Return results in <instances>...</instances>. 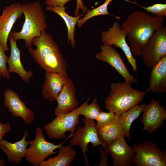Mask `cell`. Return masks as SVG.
<instances>
[{"label": "cell", "instance_id": "obj_12", "mask_svg": "<svg viewBox=\"0 0 166 166\" xmlns=\"http://www.w3.org/2000/svg\"><path fill=\"white\" fill-rule=\"evenodd\" d=\"M101 52L97 53L95 58L107 63L124 79L125 82L130 84L137 83V80L130 73L119 53L111 46L102 44L100 46Z\"/></svg>", "mask_w": 166, "mask_h": 166}, {"label": "cell", "instance_id": "obj_7", "mask_svg": "<svg viewBox=\"0 0 166 166\" xmlns=\"http://www.w3.org/2000/svg\"><path fill=\"white\" fill-rule=\"evenodd\" d=\"M81 105L69 113L57 115L44 127L48 137L51 139L66 138L65 133L71 132V137L79 122V112Z\"/></svg>", "mask_w": 166, "mask_h": 166}, {"label": "cell", "instance_id": "obj_19", "mask_svg": "<svg viewBox=\"0 0 166 166\" xmlns=\"http://www.w3.org/2000/svg\"><path fill=\"white\" fill-rule=\"evenodd\" d=\"M8 39L10 46V53L7 63L9 73L17 74L26 84H28L33 73L31 70L26 71L21 62L20 51L18 47L17 41L10 34Z\"/></svg>", "mask_w": 166, "mask_h": 166}, {"label": "cell", "instance_id": "obj_34", "mask_svg": "<svg viewBox=\"0 0 166 166\" xmlns=\"http://www.w3.org/2000/svg\"><path fill=\"white\" fill-rule=\"evenodd\" d=\"M2 73H1L0 72V80H1V76H2Z\"/></svg>", "mask_w": 166, "mask_h": 166}, {"label": "cell", "instance_id": "obj_23", "mask_svg": "<svg viewBox=\"0 0 166 166\" xmlns=\"http://www.w3.org/2000/svg\"><path fill=\"white\" fill-rule=\"evenodd\" d=\"M58 154L54 157L45 160L39 166H69L76 157L77 153L70 144L62 145L58 148Z\"/></svg>", "mask_w": 166, "mask_h": 166}, {"label": "cell", "instance_id": "obj_26", "mask_svg": "<svg viewBox=\"0 0 166 166\" xmlns=\"http://www.w3.org/2000/svg\"><path fill=\"white\" fill-rule=\"evenodd\" d=\"M90 98H88L82 105L79 114L87 118L96 120L100 113L102 111L97 102V99L95 98L92 103L89 105Z\"/></svg>", "mask_w": 166, "mask_h": 166}, {"label": "cell", "instance_id": "obj_15", "mask_svg": "<svg viewBox=\"0 0 166 166\" xmlns=\"http://www.w3.org/2000/svg\"><path fill=\"white\" fill-rule=\"evenodd\" d=\"M123 136L109 144L105 152L110 154L114 166H131L135 152L132 147L128 145Z\"/></svg>", "mask_w": 166, "mask_h": 166}, {"label": "cell", "instance_id": "obj_4", "mask_svg": "<svg viewBox=\"0 0 166 166\" xmlns=\"http://www.w3.org/2000/svg\"><path fill=\"white\" fill-rule=\"evenodd\" d=\"M110 91L105 100V107L109 112L121 115L143 100L148 89L141 91L133 89L131 84L124 82L112 83Z\"/></svg>", "mask_w": 166, "mask_h": 166}, {"label": "cell", "instance_id": "obj_11", "mask_svg": "<svg viewBox=\"0 0 166 166\" xmlns=\"http://www.w3.org/2000/svg\"><path fill=\"white\" fill-rule=\"evenodd\" d=\"M0 15V45L6 52L10 49L7 42L12 28L23 14L21 4L15 3L6 6Z\"/></svg>", "mask_w": 166, "mask_h": 166}, {"label": "cell", "instance_id": "obj_20", "mask_svg": "<svg viewBox=\"0 0 166 166\" xmlns=\"http://www.w3.org/2000/svg\"><path fill=\"white\" fill-rule=\"evenodd\" d=\"M68 77L58 73L45 72L42 91L45 98L52 102L56 101Z\"/></svg>", "mask_w": 166, "mask_h": 166}, {"label": "cell", "instance_id": "obj_21", "mask_svg": "<svg viewBox=\"0 0 166 166\" xmlns=\"http://www.w3.org/2000/svg\"><path fill=\"white\" fill-rule=\"evenodd\" d=\"M150 73L149 91L157 94L166 92V57L161 59L152 69Z\"/></svg>", "mask_w": 166, "mask_h": 166}, {"label": "cell", "instance_id": "obj_6", "mask_svg": "<svg viewBox=\"0 0 166 166\" xmlns=\"http://www.w3.org/2000/svg\"><path fill=\"white\" fill-rule=\"evenodd\" d=\"M136 153L132 164L135 166H165L166 152L150 140L135 144Z\"/></svg>", "mask_w": 166, "mask_h": 166}, {"label": "cell", "instance_id": "obj_16", "mask_svg": "<svg viewBox=\"0 0 166 166\" xmlns=\"http://www.w3.org/2000/svg\"><path fill=\"white\" fill-rule=\"evenodd\" d=\"M76 92L72 80L68 77L57 99V105L54 111L55 115L69 113L76 108L78 103Z\"/></svg>", "mask_w": 166, "mask_h": 166}, {"label": "cell", "instance_id": "obj_32", "mask_svg": "<svg viewBox=\"0 0 166 166\" xmlns=\"http://www.w3.org/2000/svg\"><path fill=\"white\" fill-rule=\"evenodd\" d=\"M77 5L74 12V15L77 16L79 14V10L81 9L83 14H85L88 10L87 8L84 5L82 0H76Z\"/></svg>", "mask_w": 166, "mask_h": 166}, {"label": "cell", "instance_id": "obj_3", "mask_svg": "<svg viewBox=\"0 0 166 166\" xmlns=\"http://www.w3.org/2000/svg\"><path fill=\"white\" fill-rule=\"evenodd\" d=\"M25 21L19 32L11 31L10 34L15 40H23L26 46L31 47L32 40L39 37L47 27L46 18L41 3L38 1L21 4Z\"/></svg>", "mask_w": 166, "mask_h": 166}, {"label": "cell", "instance_id": "obj_33", "mask_svg": "<svg viewBox=\"0 0 166 166\" xmlns=\"http://www.w3.org/2000/svg\"><path fill=\"white\" fill-rule=\"evenodd\" d=\"M5 163L6 162L4 160L0 158V166H5Z\"/></svg>", "mask_w": 166, "mask_h": 166}, {"label": "cell", "instance_id": "obj_13", "mask_svg": "<svg viewBox=\"0 0 166 166\" xmlns=\"http://www.w3.org/2000/svg\"><path fill=\"white\" fill-rule=\"evenodd\" d=\"M140 120L143 125V131L149 133L155 132L161 126L166 119V111L163 106H161L158 100L152 99L146 106Z\"/></svg>", "mask_w": 166, "mask_h": 166}, {"label": "cell", "instance_id": "obj_24", "mask_svg": "<svg viewBox=\"0 0 166 166\" xmlns=\"http://www.w3.org/2000/svg\"><path fill=\"white\" fill-rule=\"evenodd\" d=\"M146 104L137 105L121 115V121L123 136L130 140V127L133 121L143 112Z\"/></svg>", "mask_w": 166, "mask_h": 166}, {"label": "cell", "instance_id": "obj_10", "mask_svg": "<svg viewBox=\"0 0 166 166\" xmlns=\"http://www.w3.org/2000/svg\"><path fill=\"white\" fill-rule=\"evenodd\" d=\"M126 35L127 32L125 30L121 27L119 22H116L109 30L102 32L101 41L103 45L111 46L113 45L121 49L132 66L133 71L136 72L137 71L136 61L134 58L125 40Z\"/></svg>", "mask_w": 166, "mask_h": 166}, {"label": "cell", "instance_id": "obj_31", "mask_svg": "<svg viewBox=\"0 0 166 166\" xmlns=\"http://www.w3.org/2000/svg\"><path fill=\"white\" fill-rule=\"evenodd\" d=\"M11 128L10 123L8 122L3 124L0 120V141L3 139L5 134L9 132Z\"/></svg>", "mask_w": 166, "mask_h": 166}, {"label": "cell", "instance_id": "obj_27", "mask_svg": "<svg viewBox=\"0 0 166 166\" xmlns=\"http://www.w3.org/2000/svg\"><path fill=\"white\" fill-rule=\"evenodd\" d=\"M126 2H129L143 8L147 12L151 13L153 16L157 17H166V4H165L156 3L152 6L144 7L141 6L136 2L130 0H124Z\"/></svg>", "mask_w": 166, "mask_h": 166}, {"label": "cell", "instance_id": "obj_1", "mask_svg": "<svg viewBox=\"0 0 166 166\" xmlns=\"http://www.w3.org/2000/svg\"><path fill=\"white\" fill-rule=\"evenodd\" d=\"M166 17H156L144 11L137 10L128 14L121 27L127 32V40L133 56H140L150 38L163 26Z\"/></svg>", "mask_w": 166, "mask_h": 166}, {"label": "cell", "instance_id": "obj_2", "mask_svg": "<svg viewBox=\"0 0 166 166\" xmlns=\"http://www.w3.org/2000/svg\"><path fill=\"white\" fill-rule=\"evenodd\" d=\"M32 45L36 49L28 48V52L41 68L45 72L58 73L69 77L66 60L51 34L42 32L39 37L33 39Z\"/></svg>", "mask_w": 166, "mask_h": 166}, {"label": "cell", "instance_id": "obj_30", "mask_svg": "<svg viewBox=\"0 0 166 166\" xmlns=\"http://www.w3.org/2000/svg\"><path fill=\"white\" fill-rule=\"evenodd\" d=\"M71 0H45V3L47 6L50 7H63L68 2Z\"/></svg>", "mask_w": 166, "mask_h": 166}, {"label": "cell", "instance_id": "obj_28", "mask_svg": "<svg viewBox=\"0 0 166 166\" xmlns=\"http://www.w3.org/2000/svg\"><path fill=\"white\" fill-rule=\"evenodd\" d=\"M8 58L5 51L0 45V72L3 77L10 79V73L6 67Z\"/></svg>", "mask_w": 166, "mask_h": 166}, {"label": "cell", "instance_id": "obj_5", "mask_svg": "<svg viewBox=\"0 0 166 166\" xmlns=\"http://www.w3.org/2000/svg\"><path fill=\"white\" fill-rule=\"evenodd\" d=\"M35 139L27 141L30 146L27 148L25 160L34 166H39L40 164L50 155L55 154L54 150L60 148L64 142L58 144L47 141L42 129L37 127L35 130Z\"/></svg>", "mask_w": 166, "mask_h": 166}, {"label": "cell", "instance_id": "obj_18", "mask_svg": "<svg viewBox=\"0 0 166 166\" xmlns=\"http://www.w3.org/2000/svg\"><path fill=\"white\" fill-rule=\"evenodd\" d=\"M29 135V132L26 130L19 141L12 143L4 139L0 141V149L6 155L10 163L18 165L21 163L26 152L28 145L26 138Z\"/></svg>", "mask_w": 166, "mask_h": 166}, {"label": "cell", "instance_id": "obj_29", "mask_svg": "<svg viewBox=\"0 0 166 166\" xmlns=\"http://www.w3.org/2000/svg\"><path fill=\"white\" fill-rule=\"evenodd\" d=\"M116 116V114L114 113L110 112H106L102 111L96 120V124H102L111 122L114 120Z\"/></svg>", "mask_w": 166, "mask_h": 166}, {"label": "cell", "instance_id": "obj_9", "mask_svg": "<svg viewBox=\"0 0 166 166\" xmlns=\"http://www.w3.org/2000/svg\"><path fill=\"white\" fill-rule=\"evenodd\" d=\"M81 120L84 122V127L79 126L77 127L76 131L71 136L73 137L69 143L73 146L80 147L85 158V164L89 165L86 156L89 143H92L93 147L96 148L101 144L98 136L96 123L94 120L85 117Z\"/></svg>", "mask_w": 166, "mask_h": 166}, {"label": "cell", "instance_id": "obj_17", "mask_svg": "<svg viewBox=\"0 0 166 166\" xmlns=\"http://www.w3.org/2000/svg\"><path fill=\"white\" fill-rule=\"evenodd\" d=\"M121 116V115L116 114L114 120L108 123L96 124L98 136L105 151L109 144L120 137L123 136Z\"/></svg>", "mask_w": 166, "mask_h": 166}, {"label": "cell", "instance_id": "obj_14", "mask_svg": "<svg viewBox=\"0 0 166 166\" xmlns=\"http://www.w3.org/2000/svg\"><path fill=\"white\" fill-rule=\"evenodd\" d=\"M3 95L4 106L7 108L8 111L13 116L21 117L27 124L33 123L34 120V112L27 107L16 93L9 88L4 91Z\"/></svg>", "mask_w": 166, "mask_h": 166}, {"label": "cell", "instance_id": "obj_8", "mask_svg": "<svg viewBox=\"0 0 166 166\" xmlns=\"http://www.w3.org/2000/svg\"><path fill=\"white\" fill-rule=\"evenodd\" d=\"M142 60L148 68L152 69L166 57V26L157 30L150 38L141 55Z\"/></svg>", "mask_w": 166, "mask_h": 166}, {"label": "cell", "instance_id": "obj_25", "mask_svg": "<svg viewBox=\"0 0 166 166\" xmlns=\"http://www.w3.org/2000/svg\"><path fill=\"white\" fill-rule=\"evenodd\" d=\"M113 0H105L104 2L100 6L93 8L91 10H88L83 17L80 18L77 24L79 28H81L83 24L88 20L94 17L101 15H110L118 20L121 19V17L110 14L108 11V7L109 3Z\"/></svg>", "mask_w": 166, "mask_h": 166}, {"label": "cell", "instance_id": "obj_22", "mask_svg": "<svg viewBox=\"0 0 166 166\" xmlns=\"http://www.w3.org/2000/svg\"><path fill=\"white\" fill-rule=\"evenodd\" d=\"M67 8L63 7H50L47 6L46 9L54 12L59 15L64 20L67 30V43L70 44L73 48L76 46L74 37L75 27L79 19L84 15L82 14L75 16L68 14L65 11Z\"/></svg>", "mask_w": 166, "mask_h": 166}]
</instances>
